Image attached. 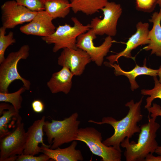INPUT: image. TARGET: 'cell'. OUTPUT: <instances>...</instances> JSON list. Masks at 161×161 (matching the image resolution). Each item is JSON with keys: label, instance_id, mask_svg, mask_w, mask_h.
<instances>
[{"label": "cell", "instance_id": "cell-23", "mask_svg": "<svg viewBox=\"0 0 161 161\" xmlns=\"http://www.w3.org/2000/svg\"><path fill=\"white\" fill-rule=\"evenodd\" d=\"M6 29L3 26L0 28V64L5 59L4 53L7 48L16 42L13 32L10 31L5 35Z\"/></svg>", "mask_w": 161, "mask_h": 161}, {"label": "cell", "instance_id": "cell-7", "mask_svg": "<svg viewBox=\"0 0 161 161\" xmlns=\"http://www.w3.org/2000/svg\"><path fill=\"white\" fill-rule=\"evenodd\" d=\"M0 138V161L16 160L25 148L26 132L24 123L20 122L12 131Z\"/></svg>", "mask_w": 161, "mask_h": 161}, {"label": "cell", "instance_id": "cell-4", "mask_svg": "<svg viewBox=\"0 0 161 161\" xmlns=\"http://www.w3.org/2000/svg\"><path fill=\"white\" fill-rule=\"evenodd\" d=\"M30 50L29 46L24 44L17 51L10 53L0 64V92H9V86L16 80H21L26 90L30 89V82L22 77L18 72L17 69L19 61L26 59L29 57Z\"/></svg>", "mask_w": 161, "mask_h": 161}, {"label": "cell", "instance_id": "cell-12", "mask_svg": "<svg viewBox=\"0 0 161 161\" xmlns=\"http://www.w3.org/2000/svg\"><path fill=\"white\" fill-rule=\"evenodd\" d=\"M53 20L45 10L38 12L30 21L20 27L19 30L27 35L47 37L53 34L56 29Z\"/></svg>", "mask_w": 161, "mask_h": 161}, {"label": "cell", "instance_id": "cell-8", "mask_svg": "<svg viewBox=\"0 0 161 161\" xmlns=\"http://www.w3.org/2000/svg\"><path fill=\"white\" fill-rule=\"evenodd\" d=\"M101 10L103 12V18L102 19L97 17L92 18L90 24L91 28L96 35L115 36L117 21L122 12L121 5L114 2L108 1Z\"/></svg>", "mask_w": 161, "mask_h": 161}, {"label": "cell", "instance_id": "cell-32", "mask_svg": "<svg viewBox=\"0 0 161 161\" xmlns=\"http://www.w3.org/2000/svg\"><path fill=\"white\" fill-rule=\"evenodd\" d=\"M155 153L159 155H161V146H158L156 150Z\"/></svg>", "mask_w": 161, "mask_h": 161}, {"label": "cell", "instance_id": "cell-29", "mask_svg": "<svg viewBox=\"0 0 161 161\" xmlns=\"http://www.w3.org/2000/svg\"><path fill=\"white\" fill-rule=\"evenodd\" d=\"M31 106L34 112L37 113H41L43 112L44 109V105L40 100H34L32 102Z\"/></svg>", "mask_w": 161, "mask_h": 161}, {"label": "cell", "instance_id": "cell-30", "mask_svg": "<svg viewBox=\"0 0 161 161\" xmlns=\"http://www.w3.org/2000/svg\"><path fill=\"white\" fill-rule=\"evenodd\" d=\"M145 161H161V155L155 156L153 154L150 153L145 157Z\"/></svg>", "mask_w": 161, "mask_h": 161}, {"label": "cell", "instance_id": "cell-22", "mask_svg": "<svg viewBox=\"0 0 161 161\" xmlns=\"http://www.w3.org/2000/svg\"><path fill=\"white\" fill-rule=\"evenodd\" d=\"M26 90V88L23 86L14 92H0V101L11 103L16 110L19 111L21 107L23 101L21 95Z\"/></svg>", "mask_w": 161, "mask_h": 161}, {"label": "cell", "instance_id": "cell-2", "mask_svg": "<svg viewBox=\"0 0 161 161\" xmlns=\"http://www.w3.org/2000/svg\"><path fill=\"white\" fill-rule=\"evenodd\" d=\"M148 123L140 126L137 143L130 142L129 139L126 137L120 144L125 148L124 155L126 161H144L148 154L155 153L158 146L156 138L160 125L156 121L157 117L150 118L148 114Z\"/></svg>", "mask_w": 161, "mask_h": 161}, {"label": "cell", "instance_id": "cell-9", "mask_svg": "<svg viewBox=\"0 0 161 161\" xmlns=\"http://www.w3.org/2000/svg\"><path fill=\"white\" fill-rule=\"evenodd\" d=\"M96 35L94 30L90 28L78 37L76 47L86 51L90 56L92 61L97 66H101L104 57L109 51L113 41L112 37L107 36L101 45L95 46L93 40L97 38Z\"/></svg>", "mask_w": 161, "mask_h": 161}, {"label": "cell", "instance_id": "cell-21", "mask_svg": "<svg viewBox=\"0 0 161 161\" xmlns=\"http://www.w3.org/2000/svg\"><path fill=\"white\" fill-rule=\"evenodd\" d=\"M0 117V138L10 133L9 129L13 125L17 126L21 122V118L12 105L8 109L4 111Z\"/></svg>", "mask_w": 161, "mask_h": 161}, {"label": "cell", "instance_id": "cell-20", "mask_svg": "<svg viewBox=\"0 0 161 161\" xmlns=\"http://www.w3.org/2000/svg\"><path fill=\"white\" fill-rule=\"evenodd\" d=\"M44 8L54 19L64 18L69 13L71 8L68 0H45Z\"/></svg>", "mask_w": 161, "mask_h": 161}, {"label": "cell", "instance_id": "cell-34", "mask_svg": "<svg viewBox=\"0 0 161 161\" xmlns=\"http://www.w3.org/2000/svg\"><path fill=\"white\" fill-rule=\"evenodd\" d=\"M157 4H158L159 6L161 8V0H158Z\"/></svg>", "mask_w": 161, "mask_h": 161}, {"label": "cell", "instance_id": "cell-18", "mask_svg": "<svg viewBox=\"0 0 161 161\" xmlns=\"http://www.w3.org/2000/svg\"><path fill=\"white\" fill-rule=\"evenodd\" d=\"M146 61L145 59L143 66H140L136 64L131 70L126 71L123 70L119 65L116 64H109L114 68V73L116 76L124 75L129 79L132 91L138 88L139 86L136 81V78L142 75H147L152 76H157L158 75V69H154L148 67L146 66Z\"/></svg>", "mask_w": 161, "mask_h": 161}, {"label": "cell", "instance_id": "cell-3", "mask_svg": "<svg viewBox=\"0 0 161 161\" xmlns=\"http://www.w3.org/2000/svg\"><path fill=\"white\" fill-rule=\"evenodd\" d=\"M78 114L75 112L63 120H52L45 121L43 131L46 135L50 148L55 149L62 145L76 140L80 121Z\"/></svg>", "mask_w": 161, "mask_h": 161}, {"label": "cell", "instance_id": "cell-31", "mask_svg": "<svg viewBox=\"0 0 161 161\" xmlns=\"http://www.w3.org/2000/svg\"><path fill=\"white\" fill-rule=\"evenodd\" d=\"M12 105L5 103H1L0 104V115L4 110L9 109Z\"/></svg>", "mask_w": 161, "mask_h": 161}, {"label": "cell", "instance_id": "cell-28", "mask_svg": "<svg viewBox=\"0 0 161 161\" xmlns=\"http://www.w3.org/2000/svg\"><path fill=\"white\" fill-rule=\"evenodd\" d=\"M149 112V114L151 117H156L158 116H161V107L156 103H153L152 106L146 109Z\"/></svg>", "mask_w": 161, "mask_h": 161}, {"label": "cell", "instance_id": "cell-6", "mask_svg": "<svg viewBox=\"0 0 161 161\" xmlns=\"http://www.w3.org/2000/svg\"><path fill=\"white\" fill-rule=\"evenodd\" d=\"M76 141L84 143L94 154L100 157L102 161H121L122 151L103 143L102 134L95 128L88 127L79 129Z\"/></svg>", "mask_w": 161, "mask_h": 161}, {"label": "cell", "instance_id": "cell-17", "mask_svg": "<svg viewBox=\"0 0 161 161\" xmlns=\"http://www.w3.org/2000/svg\"><path fill=\"white\" fill-rule=\"evenodd\" d=\"M149 21L153 23L148 35L150 43L143 49L146 51L151 50V54L161 57V8L159 12L153 13Z\"/></svg>", "mask_w": 161, "mask_h": 161}, {"label": "cell", "instance_id": "cell-33", "mask_svg": "<svg viewBox=\"0 0 161 161\" xmlns=\"http://www.w3.org/2000/svg\"><path fill=\"white\" fill-rule=\"evenodd\" d=\"M158 69V75L159 77V82L161 83V65L160 66Z\"/></svg>", "mask_w": 161, "mask_h": 161}, {"label": "cell", "instance_id": "cell-26", "mask_svg": "<svg viewBox=\"0 0 161 161\" xmlns=\"http://www.w3.org/2000/svg\"><path fill=\"white\" fill-rule=\"evenodd\" d=\"M158 0H136V8L144 12H151L154 9Z\"/></svg>", "mask_w": 161, "mask_h": 161}, {"label": "cell", "instance_id": "cell-24", "mask_svg": "<svg viewBox=\"0 0 161 161\" xmlns=\"http://www.w3.org/2000/svg\"><path fill=\"white\" fill-rule=\"evenodd\" d=\"M154 82V87L151 89H143L141 90V94L144 95H148L146 100V104L145 108L151 106L152 103L155 99L158 98L161 100V83L160 82L156 76L153 77Z\"/></svg>", "mask_w": 161, "mask_h": 161}, {"label": "cell", "instance_id": "cell-16", "mask_svg": "<svg viewBox=\"0 0 161 161\" xmlns=\"http://www.w3.org/2000/svg\"><path fill=\"white\" fill-rule=\"evenodd\" d=\"M77 145V141L74 140L69 146L64 148L59 147L52 149L43 146L41 148L42 153L55 161H82L83 157L80 151L76 149Z\"/></svg>", "mask_w": 161, "mask_h": 161}, {"label": "cell", "instance_id": "cell-19", "mask_svg": "<svg viewBox=\"0 0 161 161\" xmlns=\"http://www.w3.org/2000/svg\"><path fill=\"white\" fill-rule=\"evenodd\" d=\"M71 8L75 14L81 12L86 15L99 12L108 2V0H69Z\"/></svg>", "mask_w": 161, "mask_h": 161}, {"label": "cell", "instance_id": "cell-13", "mask_svg": "<svg viewBox=\"0 0 161 161\" xmlns=\"http://www.w3.org/2000/svg\"><path fill=\"white\" fill-rule=\"evenodd\" d=\"M149 24L147 23L138 22L136 25L137 31L129 39L126 44L125 48L122 51L115 55H112L107 57L106 58L109 64H113L117 62L118 59L121 57L127 58H134L131 55V52L138 46L148 44L150 40L148 35L149 31Z\"/></svg>", "mask_w": 161, "mask_h": 161}, {"label": "cell", "instance_id": "cell-5", "mask_svg": "<svg viewBox=\"0 0 161 161\" xmlns=\"http://www.w3.org/2000/svg\"><path fill=\"white\" fill-rule=\"evenodd\" d=\"M71 19L74 23L73 26L66 23L59 25L52 35L41 37L42 39L47 44H54L52 48L54 52L65 48L77 49L78 37L91 28L90 24L84 25L76 17H72Z\"/></svg>", "mask_w": 161, "mask_h": 161}, {"label": "cell", "instance_id": "cell-1", "mask_svg": "<svg viewBox=\"0 0 161 161\" xmlns=\"http://www.w3.org/2000/svg\"><path fill=\"white\" fill-rule=\"evenodd\" d=\"M143 97L135 103L133 100L127 103L125 106L129 110L127 115L123 119L117 120L112 117H103L100 122L89 120L88 122L98 125L106 124L110 125L113 128L114 132L110 137L103 141L107 146H112L117 150L122 151L120 144L126 137L129 139L136 133H140L141 129L137 123L141 121L143 115L141 111V106Z\"/></svg>", "mask_w": 161, "mask_h": 161}, {"label": "cell", "instance_id": "cell-11", "mask_svg": "<svg viewBox=\"0 0 161 161\" xmlns=\"http://www.w3.org/2000/svg\"><path fill=\"white\" fill-rule=\"evenodd\" d=\"M91 61L88 53L79 48L63 49L58 59V65L66 67L74 76H76L81 75L86 65Z\"/></svg>", "mask_w": 161, "mask_h": 161}, {"label": "cell", "instance_id": "cell-15", "mask_svg": "<svg viewBox=\"0 0 161 161\" xmlns=\"http://www.w3.org/2000/svg\"><path fill=\"white\" fill-rule=\"evenodd\" d=\"M74 76L68 68L63 66L61 70L52 74L47 86L52 94L62 92L67 94L71 89Z\"/></svg>", "mask_w": 161, "mask_h": 161}, {"label": "cell", "instance_id": "cell-27", "mask_svg": "<svg viewBox=\"0 0 161 161\" xmlns=\"http://www.w3.org/2000/svg\"><path fill=\"white\" fill-rule=\"evenodd\" d=\"M50 159L47 155L44 154L38 156L25 154H24L18 156L16 161H47Z\"/></svg>", "mask_w": 161, "mask_h": 161}, {"label": "cell", "instance_id": "cell-14", "mask_svg": "<svg viewBox=\"0 0 161 161\" xmlns=\"http://www.w3.org/2000/svg\"><path fill=\"white\" fill-rule=\"evenodd\" d=\"M45 117L43 116L39 119L34 121L29 127L26 131V138L23 154L35 155L40 152L42 153L41 147L38 146L41 143L44 147L50 148L51 145L45 144L43 142V126L45 122Z\"/></svg>", "mask_w": 161, "mask_h": 161}, {"label": "cell", "instance_id": "cell-10", "mask_svg": "<svg viewBox=\"0 0 161 161\" xmlns=\"http://www.w3.org/2000/svg\"><path fill=\"white\" fill-rule=\"evenodd\" d=\"M1 21L6 29H13L25 22H29L38 12L20 5L14 0L7 1L1 6Z\"/></svg>", "mask_w": 161, "mask_h": 161}, {"label": "cell", "instance_id": "cell-25", "mask_svg": "<svg viewBox=\"0 0 161 161\" xmlns=\"http://www.w3.org/2000/svg\"><path fill=\"white\" fill-rule=\"evenodd\" d=\"M18 4L22 5L34 12L44 10L45 0H14Z\"/></svg>", "mask_w": 161, "mask_h": 161}]
</instances>
